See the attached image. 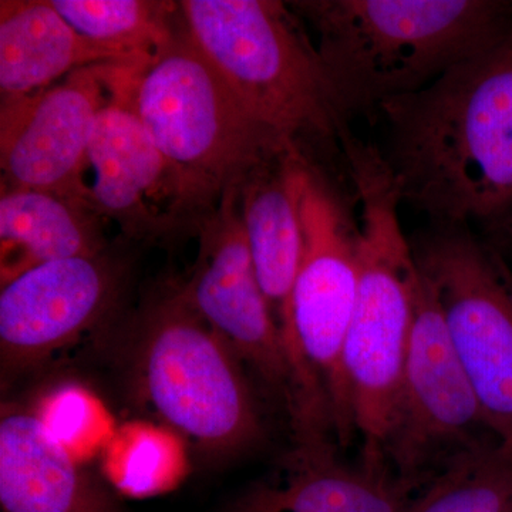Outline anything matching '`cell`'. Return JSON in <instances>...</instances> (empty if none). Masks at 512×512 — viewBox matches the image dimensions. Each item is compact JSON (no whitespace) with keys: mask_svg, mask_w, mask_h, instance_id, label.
Instances as JSON below:
<instances>
[{"mask_svg":"<svg viewBox=\"0 0 512 512\" xmlns=\"http://www.w3.org/2000/svg\"><path fill=\"white\" fill-rule=\"evenodd\" d=\"M359 200L357 289L343 367L363 460L386 461L412 338L420 272L400 222L399 190L382 151L345 128L339 140Z\"/></svg>","mask_w":512,"mask_h":512,"instance_id":"cell-3","label":"cell"},{"mask_svg":"<svg viewBox=\"0 0 512 512\" xmlns=\"http://www.w3.org/2000/svg\"><path fill=\"white\" fill-rule=\"evenodd\" d=\"M384 163L402 205L433 225L508 222L512 211V35L429 86L377 106Z\"/></svg>","mask_w":512,"mask_h":512,"instance_id":"cell-1","label":"cell"},{"mask_svg":"<svg viewBox=\"0 0 512 512\" xmlns=\"http://www.w3.org/2000/svg\"><path fill=\"white\" fill-rule=\"evenodd\" d=\"M478 427L487 429L477 394L448 335L436 293L420 274L412 338L384 458L397 476L423 484L430 464L443 451L454 456L480 441Z\"/></svg>","mask_w":512,"mask_h":512,"instance_id":"cell-10","label":"cell"},{"mask_svg":"<svg viewBox=\"0 0 512 512\" xmlns=\"http://www.w3.org/2000/svg\"><path fill=\"white\" fill-rule=\"evenodd\" d=\"M119 63L79 35L50 0L0 2V106L53 86L83 67Z\"/></svg>","mask_w":512,"mask_h":512,"instance_id":"cell-17","label":"cell"},{"mask_svg":"<svg viewBox=\"0 0 512 512\" xmlns=\"http://www.w3.org/2000/svg\"><path fill=\"white\" fill-rule=\"evenodd\" d=\"M109 74L191 208L224 197L258 168L299 151L252 117L185 30L150 59L111 64Z\"/></svg>","mask_w":512,"mask_h":512,"instance_id":"cell-4","label":"cell"},{"mask_svg":"<svg viewBox=\"0 0 512 512\" xmlns=\"http://www.w3.org/2000/svg\"><path fill=\"white\" fill-rule=\"evenodd\" d=\"M110 64L83 67L0 106L2 191L50 192L74 201L97 116L109 99Z\"/></svg>","mask_w":512,"mask_h":512,"instance_id":"cell-11","label":"cell"},{"mask_svg":"<svg viewBox=\"0 0 512 512\" xmlns=\"http://www.w3.org/2000/svg\"><path fill=\"white\" fill-rule=\"evenodd\" d=\"M109 87L77 175L74 201L114 218L131 235L161 234L191 210L190 204L136 113L111 86L110 74Z\"/></svg>","mask_w":512,"mask_h":512,"instance_id":"cell-12","label":"cell"},{"mask_svg":"<svg viewBox=\"0 0 512 512\" xmlns=\"http://www.w3.org/2000/svg\"><path fill=\"white\" fill-rule=\"evenodd\" d=\"M406 512H512V450L477 441L448 458Z\"/></svg>","mask_w":512,"mask_h":512,"instance_id":"cell-19","label":"cell"},{"mask_svg":"<svg viewBox=\"0 0 512 512\" xmlns=\"http://www.w3.org/2000/svg\"><path fill=\"white\" fill-rule=\"evenodd\" d=\"M348 114L419 92L512 35L511 0H316L292 3Z\"/></svg>","mask_w":512,"mask_h":512,"instance_id":"cell-2","label":"cell"},{"mask_svg":"<svg viewBox=\"0 0 512 512\" xmlns=\"http://www.w3.org/2000/svg\"><path fill=\"white\" fill-rule=\"evenodd\" d=\"M185 32L258 123L289 146L302 136L336 138L348 111L284 3L184 0Z\"/></svg>","mask_w":512,"mask_h":512,"instance_id":"cell-5","label":"cell"},{"mask_svg":"<svg viewBox=\"0 0 512 512\" xmlns=\"http://www.w3.org/2000/svg\"><path fill=\"white\" fill-rule=\"evenodd\" d=\"M130 372L138 396L205 456H242L264 440L247 369L180 292L144 316Z\"/></svg>","mask_w":512,"mask_h":512,"instance_id":"cell-6","label":"cell"},{"mask_svg":"<svg viewBox=\"0 0 512 512\" xmlns=\"http://www.w3.org/2000/svg\"><path fill=\"white\" fill-rule=\"evenodd\" d=\"M417 485L387 463L346 464L332 441L295 443L222 512H406Z\"/></svg>","mask_w":512,"mask_h":512,"instance_id":"cell-15","label":"cell"},{"mask_svg":"<svg viewBox=\"0 0 512 512\" xmlns=\"http://www.w3.org/2000/svg\"><path fill=\"white\" fill-rule=\"evenodd\" d=\"M99 254V234L79 202L50 192L2 191L0 285L39 265Z\"/></svg>","mask_w":512,"mask_h":512,"instance_id":"cell-18","label":"cell"},{"mask_svg":"<svg viewBox=\"0 0 512 512\" xmlns=\"http://www.w3.org/2000/svg\"><path fill=\"white\" fill-rule=\"evenodd\" d=\"M0 512H127L40 414L3 404Z\"/></svg>","mask_w":512,"mask_h":512,"instance_id":"cell-16","label":"cell"},{"mask_svg":"<svg viewBox=\"0 0 512 512\" xmlns=\"http://www.w3.org/2000/svg\"><path fill=\"white\" fill-rule=\"evenodd\" d=\"M79 35L119 63H137L160 52L175 33L170 5L147 0H50Z\"/></svg>","mask_w":512,"mask_h":512,"instance_id":"cell-20","label":"cell"},{"mask_svg":"<svg viewBox=\"0 0 512 512\" xmlns=\"http://www.w3.org/2000/svg\"><path fill=\"white\" fill-rule=\"evenodd\" d=\"M239 190L225 192L217 217L202 232L201 251L184 301L281 403L293 436L302 423V399L281 329L266 301L238 210Z\"/></svg>","mask_w":512,"mask_h":512,"instance_id":"cell-9","label":"cell"},{"mask_svg":"<svg viewBox=\"0 0 512 512\" xmlns=\"http://www.w3.org/2000/svg\"><path fill=\"white\" fill-rule=\"evenodd\" d=\"M306 168L299 151L276 158L249 175L239 190V200L256 276L281 329L303 409L319 412L328 399L296 345L291 325L292 291L305 248L301 188Z\"/></svg>","mask_w":512,"mask_h":512,"instance_id":"cell-14","label":"cell"},{"mask_svg":"<svg viewBox=\"0 0 512 512\" xmlns=\"http://www.w3.org/2000/svg\"><path fill=\"white\" fill-rule=\"evenodd\" d=\"M117 279L99 255L30 269L0 292L2 383L45 363L96 325L116 295Z\"/></svg>","mask_w":512,"mask_h":512,"instance_id":"cell-13","label":"cell"},{"mask_svg":"<svg viewBox=\"0 0 512 512\" xmlns=\"http://www.w3.org/2000/svg\"><path fill=\"white\" fill-rule=\"evenodd\" d=\"M305 248L291 298L293 338L328 396L340 443L353 433L343 350L357 289V225L311 168L303 174Z\"/></svg>","mask_w":512,"mask_h":512,"instance_id":"cell-8","label":"cell"},{"mask_svg":"<svg viewBox=\"0 0 512 512\" xmlns=\"http://www.w3.org/2000/svg\"><path fill=\"white\" fill-rule=\"evenodd\" d=\"M412 247L485 426L512 450V271L466 225H433Z\"/></svg>","mask_w":512,"mask_h":512,"instance_id":"cell-7","label":"cell"}]
</instances>
